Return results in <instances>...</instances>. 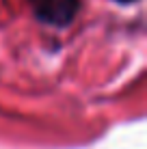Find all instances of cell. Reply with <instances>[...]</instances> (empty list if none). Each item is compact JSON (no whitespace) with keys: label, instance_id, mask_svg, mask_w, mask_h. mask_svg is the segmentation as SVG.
<instances>
[{"label":"cell","instance_id":"cell-1","mask_svg":"<svg viewBox=\"0 0 147 149\" xmlns=\"http://www.w3.org/2000/svg\"><path fill=\"white\" fill-rule=\"evenodd\" d=\"M35 17L54 28H65L76 19L80 0H28Z\"/></svg>","mask_w":147,"mask_h":149},{"label":"cell","instance_id":"cell-2","mask_svg":"<svg viewBox=\"0 0 147 149\" xmlns=\"http://www.w3.org/2000/svg\"><path fill=\"white\" fill-rule=\"evenodd\" d=\"M115 2H119V4H130V2H136V0H115Z\"/></svg>","mask_w":147,"mask_h":149}]
</instances>
